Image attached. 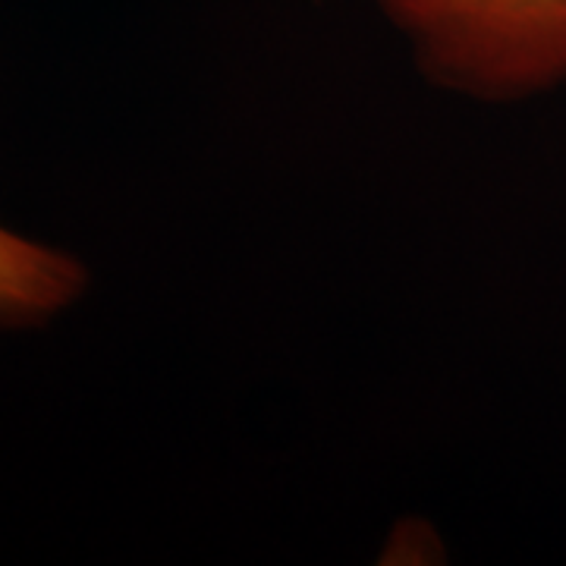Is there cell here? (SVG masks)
<instances>
[{"instance_id": "7a4b0ae2", "label": "cell", "mask_w": 566, "mask_h": 566, "mask_svg": "<svg viewBox=\"0 0 566 566\" xmlns=\"http://www.w3.org/2000/svg\"><path fill=\"white\" fill-rule=\"evenodd\" d=\"M88 290V268L66 249L39 243L0 223V327H44Z\"/></svg>"}, {"instance_id": "6da1fadb", "label": "cell", "mask_w": 566, "mask_h": 566, "mask_svg": "<svg viewBox=\"0 0 566 566\" xmlns=\"http://www.w3.org/2000/svg\"><path fill=\"white\" fill-rule=\"evenodd\" d=\"M424 80L513 104L566 82V0H378Z\"/></svg>"}]
</instances>
